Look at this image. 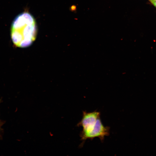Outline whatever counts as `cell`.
I'll use <instances>...</instances> for the list:
<instances>
[{"label":"cell","mask_w":156,"mask_h":156,"mask_svg":"<svg viewBox=\"0 0 156 156\" xmlns=\"http://www.w3.org/2000/svg\"><path fill=\"white\" fill-rule=\"evenodd\" d=\"M37 33L35 20L29 13L24 12L18 15L12 22L11 37L14 45L18 47H26L35 40Z\"/></svg>","instance_id":"obj_1"},{"label":"cell","mask_w":156,"mask_h":156,"mask_svg":"<svg viewBox=\"0 0 156 156\" xmlns=\"http://www.w3.org/2000/svg\"><path fill=\"white\" fill-rule=\"evenodd\" d=\"M109 127L103 125L99 118L92 128L86 132L81 131L80 135L81 139L85 141L88 139L92 140L95 138L98 137L103 142L105 137L109 135Z\"/></svg>","instance_id":"obj_2"},{"label":"cell","mask_w":156,"mask_h":156,"mask_svg":"<svg viewBox=\"0 0 156 156\" xmlns=\"http://www.w3.org/2000/svg\"><path fill=\"white\" fill-rule=\"evenodd\" d=\"M100 115V112L96 111L89 112L83 111L82 118L77 125L82 127V132L87 131L94 126Z\"/></svg>","instance_id":"obj_3"},{"label":"cell","mask_w":156,"mask_h":156,"mask_svg":"<svg viewBox=\"0 0 156 156\" xmlns=\"http://www.w3.org/2000/svg\"><path fill=\"white\" fill-rule=\"evenodd\" d=\"M152 4L156 7V0H149Z\"/></svg>","instance_id":"obj_4"},{"label":"cell","mask_w":156,"mask_h":156,"mask_svg":"<svg viewBox=\"0 0 156 156\" xmlns=\"http://www.w3.org/2000/svg\"></svg>","instance_id":"obj_5"}]
</instances>
